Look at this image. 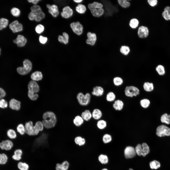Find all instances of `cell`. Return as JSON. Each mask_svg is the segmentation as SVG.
<instances>
[{
    "mask_svg": "<svg viewBox=\"0 0 170 170\" xmlns=\"http://www.w3.org/2000/svg\"><path fill=\"white\" fill-rule=\"evenodd\" d=\"M8 106L7 102L4 99L2 98L0 99V108L4 109L7 108Z\"/></svg>",
    "mask_w": 170,
    "mask_h": 170,
    "instance_id": "obj_56",
    "label": "cell"
},
{
    "mask_svg": "<svg viewBox=\"0 0 170 170\" xmlns=\"http://www.w3.org/2000/svg\"><path fill=\"white\" fill-rule=\"evenodd\" d=\"M5 91L2 88H0V99H2L6 95Z\"/></svg>",
    "mask_w": 170,
    "mask_h": 170,
    "instance_id": "obj_59",
    "label": "cell"
},
{
    "mask_svg": "<svg viewBox=\"0 0 170 170\" xmlns=\"http://www.w3.org/2000/svg\"><path fill=\"white\" fill-rule=\"evenodd\" d=\"M74 2L76 3H81L83 1L82 0H73Z\"/></svg>",
    "mask_w": 170,
    "mask_h": 170,
    "instance_id": "obj_61",
    "label": "cell"
},
{
    "mask_svg": "<svg viewBox=\"0 0 170 170\" xmlns=\"http://www.w3.org/2000/svg\"><path fill=\"white\" fill-rule=\"evenodd\" d=\"M136 154L139 156L142 155V146L141 144H138L135 148Z\"/></svg>",
    "mask_w": 170,
    "mask_h": 170,
    "instance_id": "obj_55",
    "label": "cell"
},
{
    "mask_svg": "<svg viewBox=\"0 0 170 170\" xmlns=\"http://www.w3.org/2000/svg\"><path fill=\"white\" fill-rule=\"evenodd\" d=\"M161 121L162 123H164L167 124H170V115H168L166 113L163 114L161 116Z\"/></svg>",
    "mask_w": 170,
    "mask_h": 170,
    "instance_id": "obj_43",
    "label": "cell"
},
{
    "mask_svg": "<svg viewBox=\"0 0 170 170\" xmlns=\"http://www.w3.org/2000/svg\"><path fill=\"white\" fill-rule=\"evenodd\" d=\"M23 67H18L17 69V72L21 75H25L29 73L32 68V64L28 59L24 60L23 62Z\"/></svg>",
    "mask_w": 170,
    "mask_h": 170,
    "instance_id": "obj_5",
    "label": "cell"
},
{
    "mask_svg": "<svg viewBox=\"0 0 170 170\" xmlns=\"http://www.w3.org/2000/svg\"><path fill=\"white\" fill-rule=\"evenodd\" d=\"M111 136L110 134L106 133L102 137V140L105 144H107L110 142L112 140Z\"/></svg>",
    "mask_w": 170,
    "mask_h": 170,
    "instance_id": "obj_49",
    "label": "cell"
},
{
    "mask_svg": "<svg viewBox=\"0 0 170 170\" xmlns=\"http://www.w3.org/2000/svg\"><path fill=\"white\" fill-rule=\"evenodd\" d=\"M91 96L89 93L84 94L82 92H79L77 94L76 98L79 104L81 105L86 106L90 102Z\"/></svg>",
    "mask_w": 170,
    "mask_h": 170,
    "instance_id": "obj_4",
    "label": "cell"
},
{
    "mask_svg": "<svg viewBox=\"0 0 170 170\" xmlns=\"http://www.w3.org/2000/svg\"><path fill=\"white\" fill-rule=\"evenodd\" d=\"M17 167L19 170H29L30 166L27 162L20 161L17 164Z\"/></svg>",
    "mask_w": 170,
    "mask_h": 170,
    "instance_id": "obj_26",
    "label": "cell"
},
{
    "mask_svg": "<svg viewBox=\"0 0 170 170\" xmlns=\"http://www.w3.org/2000/svg\"><path fill=\"white\" fill-rule=\"evenodd\" d=\"M1 50V48H0V54Z\"/></svg>",
    "mask_w": 170,
    "mask_h": 170,
    "instance_id": "obj_64",
    "label": "cell"
},
{
    "mask_svg": "<svg viewBox=\"0 0 170 170\" xmlns=\"http://www.w3.org/2000/svg\"><path fill=\"white\" fill-rule=\"evenodd\" d=\"M31 78L33 81H39L42 79V74L40 71H36L32 73L31 75Z\"/></svg>",
    "mask_w": 170,
    "mask_h": 170,
    "instance_id": "obj_31",
    "label": "cell"
},
{
    "mask_svg": "<svg viewBox=\"0 0 170 170\" xmlns=\"http://www.w3.org/2000/svg\"><path fill=\"white\" fill-rule=\"evenodd\" d=\"M107 122L103 119H99L97 122V126L98 128L100 130H103L105 129L106 127Z\"/></svg>",
    "mask_w": 170,
    "mask_h": 170,
    "instance_id": "obj_40",
    "label": "cell"
},
{
    "mask_svg": "<svg viewBox=\"0 0 170 170\" xmlns=\"http://www.w3.org/2000/svg\"><path fill=\"white\" fill-rule=\"evenodd\" d=\"M41 0H28V2L30 3H32L34 5H36Z\"/></svg>",
    "mask_w": 170,
    "mask_h": 170,
    "instance_id": "obj_60",
    "label": "cell"
},
{
    "mask_svg": "<svg viewBox=\"0 0 170 170\" xmlns=\"http://www.w3.org/2000/svg\"><path fill=\"white\" fill-rule=\"evenodd\" d=\"M147 1L149 5L152 7L156 6L158 3L157 0H148Z\"/></svg>",
    "mask_w": 170,
    "mask_h": 170,
    "instance_id": "obj_58",
    "label": "cell"
},
{
    "mask_svg": "<svg viewBox=\"0 0 170 170\" xmlns=\"http://www.w3.org/2000/svg\"><path fill=\"white\" fill-rule=\"evenodd\" d=\"M25 133L28 135L31 136H35L37 135L39 132L36 129L33 123L31 121L26 122L25 124Z\"/></svg>",
    "mask_w": 170,
    "mask_h": 170,
    "instance_id": "obj_6",
    "label": "cell"
},
{
    "mask_svg": "<svg viewBox=\"0 0 170 170\" xmlns=\"http://www.w3.org/2000/svg\"><path fill=\"white\" fill-rule=\"evenodd\" d=\"M7 135L9 138L12 140L15 139L17 137V135L15 131L12 129L8 130Z\"/></svg>",
    "mask_w": 170,
    "mask_h": 170,
    "instance_id": "obj_42",
    "label": "cell"
},
{
    "mask_svg": "<svg viewBox=\"0 0 170 170\" xmlns=\"http://www.w3.org/2000/svg\"><path fill=\"white\" fill-rule=\"evenodd\" d=\"M117 2L119 5L123 8H128L130 6V3L128 0H118Z\"/></svg>",
    "mask_w": 170,
    "mask_h": 170,
    "instance_id": "obj_47",
    "label": "cell"
},
{
    "mask_svg": "<svg viewBox=\"0 0 170 170\" xmlns=\"http://www.w3.org/2000/svg\"><path fill=\"white\" fill-rule=\"evenodd\" d=\"M142 146V155L145 157L149 153L150 151L149 146L145 143H143L141 144Z\"/></svg>",
    "mask_w": 170,
    "mask_h": 170,
    "instance_id": "obj_32",
    "label": "cell"
},
{
    "mask_svg": "<svg viewBox=\"0 0 170 170\" xmlns=\"http://www.w3.org/2000/svg\"><path fill=\"white\" fill-rule=\"evenodd\" d=\"M92 117L96 120H99L102 115L101 111L98 108L94 109L92 112Z\"/></svg>",
    "mask_w": 170,
    "mask_h": 170,
    "instance_id": "obj_25",
    "label": "cell"
},
{
    "mask_svg": "<svg viewBox=\"0 0 170 170\" xmlns=\"http://www.w3.org/2000/svg\"><path fill=\"white\" fill-rule=\"evenodd\" d=\"M30 9L31 12L28 15L30 20L39 22L45 17V14L39 5H34L31 7Z\"/></svg>",
    "mask_w": 170,
    "mask_h": 170,
    "instance_id": "obj_2",
    "label": "cell"
},
{
    "mask_svg": "<svg viewBox=\"0 0 170 170\" xmlns=\"http://www.w3.org/2000/svg\"><path fill=\"white\" fill-rule=\"evenodd\" d=\"M34 126L39 132L42 131L44 127L42 122L41 121L37 122Z\"/></svg>",
    "mask_w": 170,
    "mask_h": 170,
    "instance_id": "obj_53",
    "label": "cell"
},
{
    "mask_svg": "<svg viewBox=\"0 0 170 170\" xmlns=\"http://www.w3.org/2000/svg\"><path fill=\"white\" fill-rule=\"evenodd\" d=\"M101 170H108V169L106 168H104L102 169Z\"/></svg>",
    "mask_w": 170,
    "mask_h": 170,
    "instance_id": "obj_62",
    "label": "cell"
},
{
    "mask_svg": "<svg viewBox=\"0 0 170 170\" xmlns=\"http://www.w3.org/2000/svg\"><path fill=\"white\" fill-rule=\"evenodd\" d=\"M155 70L158 74L160 76H163L165 74V68L162 65H158L156 67Z\"/></svg>",
    "mask_w": 170,
    "mask_h": 170,
    "instance_id": "obj_38",
    "label": "cell"
},
{
    "mask_svg": "<svg viewBox=\"0 0 170 170\" xmlns=\"http://www.w3.org/2000/svg\"><path fill=\"white\" fill-rule=\"evenodd\" d=\"M162 15L166 20H170V7L167 6L165 8Z\"/></svg>",
    "mask_w": 170,
    "mask_h": 170,
    "instance_id": "obj_33",
    "label": "cell"
},
{
    "mask_svg": "<svg viewBox=\"0 0 170 170\" xmlns=\"http://www.w3.org/2000/svg\"><path fill=\"white\" fill-rule=\"evenodd\" d=\"M150 103V101L149 99L145 98L141 99L140 101L141 106L144 108H146L149 107Z\"/></svg>",
    "mask_w": 170,
    "mask_h": 170,
    "instance_id": "obj_45",
    "label": "cell"
},
{
    "mask_svg": "<svg viewBox=\"0 0 170 170\" xmlns=\"http://www.w3.org/2000/svg\"><path fill=\"white\" fill-rule=\"evenodd\" d=\"M10 12L13 16L16 17L19 16L21 13L20 10L16 7L12 8L10 10Z\"/></svg>",
    "mask_w": 170,
    "mask_h": 170,
    "instance_id": "obj_51",
    "label": "cell"
},
{
    "mask_svg": "<svg viewBox=\"0 0 170 170\" xmlns=\"http://www.w3.org/2000/svg\"><path fill=\"white\" fill-rule=\"evenodd\" d=\"M156 135L158 137H161L170 136V128L166 126L162 125L157 128Z\"/></svg>",
    "mask_w": 170,
    "mask_h": 170,
    "instance_id": "obj_8",
    "label": "cell"
},
{
    "mask_svg": "<svg viewBox=\"0 0 170 170\" xmlns=\"http://www.w3.org/2000/svg\"><path fill=\"white\" fill-rule=\"evenodd\" d=\"M14 145L12 140L7 139L2 140L0 142V149L2 150L9 151L12 149Z\"/></svg>",
    "mask_w": 170,
    "mask_h": 170,
    "instance_id": "obj_10",
    "label": "cell"
},
{
    "mask_svg": "<svg viewBox=\"0 0 170 170\" xmlns=\"http://www.w3.org/2000/svg\"><path fill=\"white\" fill-rule=\"evenodd\" d=\"M70 26L73 31L77 35H80L82 33L83 26L79 22H72L70 24Z\"/></svg>",
    "mask_w": 170,
    "mask_h": 170,
    "instance_id": "obj_9",
    "label": "cell"
},
{
    "mask_svg": "<svg viewBox=\"0 0 170 170\" xmlns=\"http://www.w3.org/2000/svg\"><path fill=\"white\" fill-rule=\"evenodd\" d=\"M17 132L21 135H23L25 133V126L22 124L20 123L17 125Z\"/></svg>",
    "mask_w": 170,
    "mask_h": 170,
    "instance_id": "obj_50",
    "label": "cell"
},
{
    "mask_svg": "<svg viewBox=\"0 0 170 170\" xmlns=\"http://www.w3.org/2000/svg\"><path fill=\"white\" fill-rule=\"evenodd\" d=\"M8 157L7 155L4 153H0V165H4L7 162Z\"/></svg>",
    "mask_w": 170,
    "mask_h": 170,
    "instance_id": "obj_41",
    "label": "cell"
},
{
    "mask_svg": "<svg viewBox=\"0 0 170 170\" xmlns=\"http://www.w3.org/2000/svg\"><path fill=\"white\" fill-rule=\"evenodd\" d=\"M143 87L144 90L148 92L152 91L153 90L154 88L153 83L148 82H146L144 83Z\"/></svg>",
    "mask_w": 170,
    "mask_h": 170,
    "instance_id": "obj_28",
    "label": "cell"
},
{
    "mask_svg": "<svg viewBox=\"0 0 170 170\" xmlns=\"http://www.w3.org/2000/svg\"><path fill=\"white\" fill-rule=\"evenodd\" d=\"M129 25L130 27L133 29H135L138 26L139 21L137 19L133 18L131 19L129 22Z\"/></svg>",
    "mask_w": 170,
    "mask_h": 170,
    "instance_id": "obj_36",
    "label": "cell"
},
{
    "mask_svg": "<svg viewBox=\"0 0 170 170\" xmlns=\"http://www.w3.org/2000/svg\"><path fill=\"white\" fill-rule=\"evenodd\" d=\"M9 27L14 33L22 31L23 29L22 24L17 20L14 21L9 24Z\"/></svg>",
    "mask_w": 170,
    "mask_h": 170,
    "instance_id": "obj_11",
    "label": "cell"
},
{
    "mask_svg": "<svg viewBox=\"0 0 170 170\" xmlns=\"http://www.w3.org/2000/svg\"><path fill=\"white\" fill-rule=\"evenodd\" d=\"M87 38L86 40V43L88 45L91 46H94L97 40L96 35L95 33L88 32L87 34Z\"/></svg>",
    "mask_w": 170,
    "mask_h": 170,
    "instance_id": "obj_14",
    "label": "cell"
},
{
    "mask_svg": "<svg viewBox=\"0 0 170 170\" xmlns=\"http://www.w3.org/2000/svg\"><path fill=\"white\" fill-rule=\"evenodd\" d=\"M69 166L68 162L64 160L61 163H57L55 165V170H68Z\"/></svg>",
    "mask_w": 170,
    "mask_h": 170,
    "instance_id": "obj_21",
    "label": "cell"
},
{
    "mask_svg": "<svg viewBox=\"0 0 170 170\" xmlns=\"http://www.w3.org/2000/svg\"><path fill=\"white\" fill-rule=\"evenodd\" d=\"M124 153L125 157L127 159L132 158L135 157L136 154L135 148L130 146H128L126 147L124 150Z\"/></svg>",
    "mask_w": 170,
    "mask_h": 170,
    "instance_id": "obj_13",
    "label": "cell"
},
{
    "mask_svg": "<svg viewBox=\"0 0 170 170\" xmlns=\"http://www.w3.org/2000/svg\"><path fill=\"white\" fill-rule=\"evenodd\" d=\"M114 85L116 86L121 85L123 83V80L122 78L119 76L114 77L113 79Z\"/></svg>",
    "mask_w": 170,
    "mask_h": 170,
    "instance_id": "obj_48",
    "label": "cell"
},
{
    "mask_svg": "<svg viewBox=\"0 0 170 170\" xmlns=\"http://www.w3.org/2000/svg\"><path fill=\"white\" fill-rule=\"evenodd\" d=\"M9 106L12 109L19 110L21 107V102L15 99H12L9 101Z\"/></svg>",
    "mask_w": 170,
    "mask_h": 170,
    "instance_id": "obj_20",
    "label": "cell"
},
{
    "mask_svg": "<svg viewBox=\"0 0 170 170\" xmlns=\"http://www.w3.org/2000/svg\"><path fill=\"white\" fill-rule=\"evenodd\" d=\"M73 13L72 9L69 6L64 7L62 9L60 15L61 17L65 19H68L71 17Z\"/></svg>",
    "mask_w": 170,
    "mask_h": 170,
    "instance_id": "obj_16",
    "label": "cell"
},
{
    "mask_svg": "<svg viewBox=\"0 0 170 170\" xmlns=\"http://www.w3.org/2000/svg\"><path fill=\"white\" fill-rule=\"evenodd\" d=\"M120 51L123 55L126 56L128 55L130 51V47L128 46L122 45L120 48Z\"/></svg>",
    "mask_w": 170,
    "mask_h": 170,
    "instance_id": "obj_37",
    "label": "cell"
},
{
    "mask_svg": "<svg viewBox=\"0 0 170 170\" xmlns=\"http://www.w3.org/2000/svg\"><path fill=\"white\" fill-rule=\"evenodd\" d=\"M116 97L115 94L112 92L110 91L108 92L106 94V99L108 102H111L115 100Z\"/></svg>",
    "mask_w": 170,
    "mask_h": 170,
    "instance_id": "obj_44",
    "label": "cell"
},
{
    "mask_svg": "<svg viewBox=\"0 0 170 170\" xmlns=\"http://www.w3.org/2000/svg\"><path fill=\"white\" fill-rule=\"evenodd\" d=\"M75 10L78 13L83 14L86 12V8L85 5L82 4H79L76 7Z\"/></svg>",
    "mask_w": 170,
    "mask_h": 170,
    "instance_id": "obj_35",
    "label": "cell"
},
{
    "mask_svg": "<svg viewBox=\"0 0 170 170\" xmlns=\"http://www.w3.org/2000/svg\"><path fill=\"white\" fill-rule=\"evenodd\" d=\"M99 162L102 164H107L108 162V158L106 155L101 154L98 157Z\"/></svg>",
    "mask_w": 170,
    "mask_h": 170,
    "instance_id": "obj_39",
    "label": "cell"
},
{
    "mask_svg": "<svg viewBox=\"0 0 170 170\" xmlns=\"http://www.w3.org/2000/svg\"><path fill=\"white\" fill-rule=\"evenodd\" d=\"M104 93V89L102 86L100 85H96L93 88L91 93L93 96L99 97L102 96Z\"/></svg>",
    "mask_w": 170,
    "mask_h": 170,
    "instance_id": "obj_18",
    "label": "cell"
},
{
    "mask_svg": "<svg viewBox=\"0 0 170 170\" xmlns=\"http://www.w3.org/2000/svg\"><path fill=\"white\" fill-rule=\"evenodd\" d=\"M62 35L58 36V40L60 42L66 45L69 42V36L67 33L65 32L63 33Z\"/></svg>",
    "mask_w": 170,
    "mask_h": 170,
    "instance_id": "obj_23",
    "label": "cell"
},
{
    "mask_svg": "<svg viewBox=\"0 0 170 170\" xmlns=\"http://www.w3.org/2000/svg\"><path fill=\"white\" fill-rule=\"evenodd\" d=\"M46 6L48 9V12L53 17H57L59 14L57 6L56 5L53 4L51 5L47 4Z\"/></svg>",
    "mask_w": 170,
    "mask_h": 170,
    "instance_id": "obj_17",
    "label": "cell"
},
{
    "mask_svg": "<svg viewBox=\"0 0 170 170\" xmlns=\"http://www.w3.org/2000/svg\"><path fill=\"white\" fill-rule=\"evenodd\" d=\"M13 42L16 44L18 47H22L26 45L27 42V40L23 35L18 34L16 38L13 40Z\"/></svg>",
    "mask_w": 170,
    "mask_h": 170,
    "instance_id": "obj_15",
    "label": "cell"
},
{
    "mask_svg": "<svg viewBox=\"0 0 170 170\" xmlns=\"http://www.w3.org/2000/svg\"><path fill=\"white\" fill-rule=\"evenodd\" d=\"M74 125L77 127H80L84 123V120L81 116L77 115L75 116L73 120Z\"/></svg>",
    "mask_w": 170,
    "mask_h": 170,
    "instance_id": "obj_29",
    "label": "cell"
},
{
    "mask_svg": "<svg viewBox=\"0 0 170 170\" xmlns=\"http://www.w3.org/2000/svg\"><path fill=\"white\" fill-rule=\"evenodd\" d=\"M28 95L29 98L31 100L35 101L36 100L38 97V94L31 91H28Z\"/></svg>",
    "mask_w": 170,
    "mask_h": 170,
    "instance_id": "obj_52",
    "label": "cell"
},
{
    "mask_svg": "<svg viewBox=\"0 0 170 170\" xmlns=\"http://www.w3.org/2000/svg\"><path fill=\"white\" fill-rule=\"evenodd\" d=\"M9 22L8 20L5 18H0V30L5 28L8 26Z\"/></svg>",
    "mask_w": 170,
    "mask_h": 170,
    "instance_id": "obj_46",
    "label": "cell"
},
{
    "mask_svg": "<svg viewBox=\"0 0 170 170\" xmlns=\"http://www.w3.org/2000/svg\"><path fill=\"white\" fill-rule=\"evenodd\" d=\"M74 141L76 144L79 146L84 145L86 143L85 139L80 136L76 137L74 139Z\"/></svg>",
    "mask_w": 170,
    "mask_h": 170,
    "instance_id": "obj_34",
    "label": "cell"
},
{
    "mask_svg": "<svg viewBox=\"0 0 170 170\" xmlns=\"http://www.w3.org/2000/svg\"><path fill=\"white\" fill-rule=\"evenodd\" d=\"M28 91L34 93L38 92L39 91V87L37 83L33 81H31L28 85Z\"/></svg>",
    "mask_w": 170,
    "mask_h": 170,
    "instance_id": "obj_22",
    "label": "cell"
},
{
    "mask_svg": "<svg viewBox=\"0 0 170 170\" xmlns=\"http://www.w3.org/2000/svg\"><path fill=\"white\" fill-rule=\"evenodd\" d=\"M47 38L42 35H40L39 37V41L42 44H45L47 41Z\"/></svg>",
    "mask_w": 170,
    "mask_h": 170,
    "instance_id": "obj_57",
    "label": "cell"
},
{
    "mask_svg": "<svg viewBox=\"0 0 170 170\" xmlns=\"http://www.w3.org/2000/svg\"><path fill=\"white\" fill-rule=\"evenodd\" d=\"M44 27L42 24L38 25L35 27V30L36 32L38 34H40L42 33L44 31Z\"/></svg>",
    "mask_w": 170,
    "mask_h": 170,
    "instance_id": "obj_54",
    "label": "cell"
},
{
    "mask_svg": "<svg viewBox=\"0 0 170 170\" xmlns=\"http://www.w3.org/2000/svg\"><path fill=\"white\" fill-rule=\"evenodd\" d=\"M149 30L148 28L144 26H141L138 28L137 32L139 38H147L149 35Z\"/></svg>",
    "mask_w": 170,
    "mask_h": 170,
    "instance_id": "obj_12",
    "label": "cell"
},
{
    "mask_svg": "<svg viewBox=\"0 0 170 170\" xmlns=\"http://www.w3.org/2000/svg\"><path fill=\"white\" fill-rule=\"evenodd\" d=\"M129 170H133L131 168H130L129 169Z\"/></svg>",
    "mask_w": 170,
    "mask_h": 170,
    "instance_id": "obj_63",
    "label": "cell"
},
{
    "mask_svg": "<svg viewBox=\"0 0 170 170\" xmlns=\"http://www.w3.org/2000/svg\"><path fill=\"white\" fill-rule=\"evenodd\" d=\"M124 104L122 101L118 99L115 101L113 105V107L116 110L120 111L123 108Z\"/></svg>",
    "mask_w": 170,
    "mask_h": 170,
    "instance_id": "obj_24",
    "label": "cell"
},
{
    "mask_svg": "<svg viewBox=\"0 0 170 170\" xmlns=\"http://www.w3.org/2000/svg\"><path fill=\"white\" fill-rule=\"evenodd\" d=\"M23 154V151L22 149H16L14 151L13 154L12 156V158L13 160L15 161H20L22 159Z\"/></svg>",
    "mask_w": 170,
    "mask_h": 170,
    "instance_id": "obj_19",
    "label": "cell"
},
{
    "mask_svg": "<svg viewBox=\"0 0 170 170\" xmlns=\"http://www.w3.org/2000/svg\"><path fill=\"white\" fill-rule=\"evenodd\" d=\"M81 116L84 121H88L92 117V112L89 110H86L82 112Z\"/></svg>",
    "mask_w": 170,
    "mask_h": 170,
    "instance_id": "obj_27",
    "label": "cell"
},
{
    "mask_svg": "<svg viewBox=\"0 0 170 170\" xmlns=\"http://www.w3.org/2000/svg\"><path fill=\"white\" fill-rule=\"evenodd\" d=\"M42 121L44 127L46 128L49 129L54 127L57 121L56 117L55 114L51 111H47L44 113L42 116Z\"/></svg>",
    "mask_w": 170,
    "mask_h": 170,
    "instance_id": "obj_1",
    "label": "cell"
},
{
    "mask_svg": "<svg viewBox=\"0 0 170 170\" xmlns=\"http://www.w3.org/2000/svg\"><path fill=\"white\" fill-rule=\"evenodd\" d=\"M124 93L125 95L128 97H132L136 96L140 94V91L137 87L133 86H127L125 88Z\"/></svg>",
    "mask_w": 170,
    "mask_h": 170,
    "instance_id": "obj_7",
    "label": "cell"
},
{
    "mask_svg": "<svg viewBox=\"0 0 170 170\" xmlns=\"http://www.w3.org/2000/svg\"><path fill=\"white\" fill-rule=\"evenodd\" d=\"M149 165L150 168L152 170H157L161 166L160 162L156 160H153L149 162Z\"/></svg>",
    "mask_w": 170,
    "mask_h": 170,
    "instance_id": "obj_30",
    "label": "cell"
},
{
    "mask_svg": "<svg viewBox=\"0 0 170 170\" xmlns=\"http://www.w3.org/2000/svg\"><path fill=\"white\" fill-rule=\"evenodd\" d=\"M88 7L92 14L94 17H100L104 13L105 11L102 8L103 5L101 3L94 2L88 4Z\"/></svg>",
    "mask_w": 170,
    "mask_h": 170,
    "instance_id": "obj_3",
    "label": "cell"
}]
</instances>
